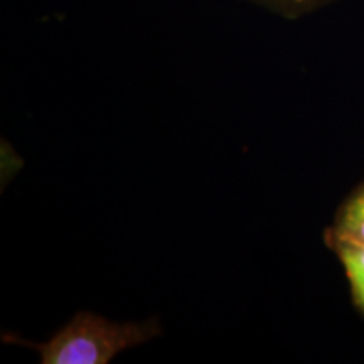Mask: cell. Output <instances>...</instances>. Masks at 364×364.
Wrapping results in <instances>:
<instances>
[{
	"instance_id": "cell-1",
	"label": "cell",
	"mask_w": 364,
	"mask_h": 364,
	"mask_svg": "<svg viewBox=\"0 0 364 364\" xmlns=\"http://www.w3.org/2000/svg\"><path fill=\"white\" fill-rule=\"evenodd\" d=\"M159 334L154 322L115 324L90 312H80L44 344H31L44 364H107L125 349Z\"/></svg>"
},
{
	"instance_id": "cell-2",
	"label": "cell",
	"mask_w": 364,
	"mask_h": 364,
	"mask_svg": "<svg viewBox=\"0 0 364 364\" xmlns=\"http://www.w3.org/2000/svg\"><path fill=\"white\" fill-rule=\"evenodd\" d=\"M326 243L327 247L334 243L364 247V182L339 206L334 221L326 230Z\"/></svg>"
},
{
	"instance_id": "cell-3",
	"label": "cell",
	"mask_w": 364,
	"mask_h": 364,
	"mask_svg": "<svg viewBox=\"0 0 364 364\" xmlns=\"http://www.w3.org/2000/svg\"><path fill=\"white\" fill-rule=\"evenodd\" d=\"M331 252L338 255L349 284L353 306L364 317V247L351 243L329 245Z\"/></svg>"
},
{
	"instance_id": "cell-4",
	"label": "cell",
	"mask_w": 364,
	"mask_h": 364,
	"mask_svg": "<svg viewBox=\"0 0 364 364\" xmlns=\"http://www.w3.org/2000/svg\"><path fill=\"white\" fill-rule=\"evenodd\" d=\"M273 2L289 4V6H304V4H309V2H312V0H273Z\"/></svg>"
}]
</instances>
